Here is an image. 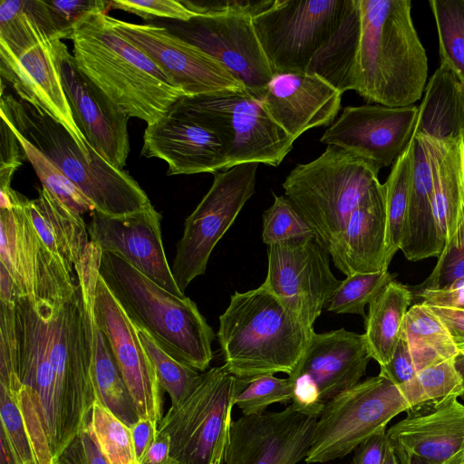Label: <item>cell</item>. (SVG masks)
<instances>
[{
	"label": "cell",
	"mask_w": 464,
	"mask_h": 464,
	"mask_svg": "<svg viewBox=\"0 0 464 464\" xmlns=\"http://www.w3.org/2000/svg\"><path fill=\"white\" fill-rule=\"evenodd\" d=\"M61 40L71 39L74 25L92 13H104L111 1L104 0H56L46 1Z\"/></svg>",
	"instance_id": "c3c4849f"
},
{
	"label": "cell",
	"mask_w": 464,
	"mask_h": 464,
	"mask_svg": "<svg viewBox=\"0 0 464 464\" xmlns=\"http://www.w3.org/2000/svg\"><path fill=\"white\" fill-rule=\"evenodd\" d=\"M415 404L404 390L379 374L361 381L325 403L305 463L345 457Z\"/></svg>",
	"instance_id": "30bf717a"
},
{
	"label": "cell",
	"mask_w": 464,
	"mask_h": 464,
	"mask_svg": "<svg viewBox=\"0 0 464 464\" xmlns=\"http://www.w3.org/2000/svg\"><path fill=\"white\" fill-rule=\"evenodd\" d=\"M172 107L218 136L230 168L249 162L277 167L293 149L295 140L246 89L181 97Z\"/></svg>",
	"instance_id": "9c48e42d"
},
{
	"label": "cell",
	"mask_w": 464,
	"mask_h": 464,
	"mask_svg": "<svg viewBox=\"0 0 464 464\" xmlns=\"http://www.w3.org/2000/svg\"><path fill=\"white\" fill-rule=\"evenodd\" d=\"M411 300V291L392 280L369 304L363 335L372 359L380 366L394 353Z\"/></svg>",
	"instance_id": "d6a6232c"
},
{
	"label": "cell",
	"mask_w": 464,
	"mask_h": 464,
	"mask_svg": "<svg viewBox=\"0 0 464 464\" xmlns=\"http://www.w3.org/2000/svg\"><path fill=\"white\" fill-rule=\"evenodd\" d=\"M90 426L111 464H138L130 428L98 401L93 404Z\"/></svg>",
	"instance_id": "ab89813d"
},
{
	"label": "cell",
	"mask_w": 464,
	"mask_h": 464,
	"mask_svg": "<svg viewBox=\"0 0 464 464\" xmlns=\"http://www.w3.org/2000/svg\"><path fill=\"white\" fill-rule=\"evenodd\" d=\"M93 312L132 397L140 419L156 423L162 419V388L154 366L128 316L100 274L96 281Z\"/></svg>",
	"instance_id": "ffe728a7"
},
{
	"label": "cell",
	"mask_w": 464,
	"mask_h": 464,
	"mask_svg": "<svg viewBox=\"0 0 464 464\" xmlns=\"http://www.w3.org/2000/svg\"><path fill=\"white\" fill-rule=\"evenodd\" d=\"M248 382L224 365L202 372L194 392L159 422L158 431L170 438L171 458L179 464H225L235 400Z\"/></svg>",
	"instance_id": "ba28073f"
},
{
	"label": "cell",
	"mask_w": 464,
	"mask_h": 464,
	"mask_svg": "<svg viewBox=\"0 0 464 464\" xmlns=\"http://www.w3.org/2000/svg\"><path fill=\"white\" fill-rule=\"evenodd\" d=\"M26 300L54 375L59 458L72 440L88 426L97 401L88 312L80 285L66 302Z\"/></svg>",
	"instance_id": "5b68a950"
},
{
	"label": "cell",
	"mask_w": 464,
	"mask_h": 464,
	"mask_svg": "<svg viewBox=\"0 0 464 464\" xmlns=\"http://www.w3.org/2000/svg\"><path fill=\"white\" fill-rule=\"evenodd\" d=\"M0 133V188H6L11 187L13 176L25 156L14 130L3 118Z\"/></svg>",
	"instance_id": "816d5d0a"
},
{
	"label": "cell",
	"mask_w": 464,
	"mask_h": 464,
	"mask_svg": "<svg viewBox=\"0 0 464 464\" xmlns=\"http://www.w3.org/2000/svg\"><path fill=\"white\" fill-rule=\"evenodd\" d=\"M464 279V211L452 238L446 244L430 275L416 287L424 290H442Z\"/></svg>",
	"instance_id": "f6af8a7d"
},
{
	"label": "cell",
	"mask_w": 464,
	"mask_h": 464,
	"mask_svg": "<svg viewBox=\"0 0 464 464\" xmlns=\"http://www.w3.org/2000/svg\"><path fill=\"white\" fill-rule=\"evenodd\" d=\"M349 0H275L253 17L274 73L305 72L339 26Z\"/></svg>",
	"instance_id": "7c38bea8"
},
{
	"label": "cell",
	"mask_w": 464,
	"mask_h": 464,
	"mask_svg": "<svg viewBox=\"0 0 464 464\" xmlns=\"http://www.w3.org/2000/svg\"><path fill=\"white\" fill-rule=\"evenodd\" d=\"M8 125L14 130L25 158L31 163L43 188H46L71 210L80 215L92 212L95 208L92 201L65 175L58 165L24 138L9 123Z\"/></svg>",
	"instance_id": "8d00e7d4"
},
{
	"label": "cell",
	"mask_w": 464,
	"mask_h": 464,
	"mask_svg": "<svg viewBox=\"0 0 464 464\" xmlns=\"http://www.w3.org/2000/svg\"><path fill=\"white\" fill-rule=\"evenodd\" d=\"M140 464H179L170 456V438L159 432Z\"/></svg>",
	"instance_id": "6f0895ef"
},
{
	"label": "cell",
	"mask_w": 464,
	"mask_h": 464,
	"mask_svg": "<svg viewBox=\"0 0 464 464\" xmlns=\"http://www.w3.org/2000/svg\"><path fill=\"white\" fill-rule=\"evenodd\" d=\"M386 430L399 464H464V405L457 397L426 401Z\"/></svg>",
	"instance_id": "e0dca14e"
},
{
	"label": "cell",
	"mask_w": 464,
	"mask_h": 464,
	"mask_svg": "<svg viewBox=\"0 0 464 464\" xmlns=\"http://www.w3.org/2000/svg\"><path fill=\"white\" fill-rule=\"evenodd\" d=\"M419 113L415 104L347 106L320 141L340 147L377 169L393 164L411 140Z\"/></svg>",
	"instance_id": "ac0fdd59"
},
{
	"label": "cell",
	"mask_w": 464,
	"mask_h": 464,
	"mask_svg": "<svg viewBox=\"0 0 464 464\" xmlns=\"http://www.w3.org/2000/svg\"><path fill=\"white\" fill-rule=\"evenodd\" d=\"M432 140L433 209L445 246L457 231L464 211V136Z\"/></svg>",
	"instance_id": "4dcf8cb0"
},
{
	"label": "cell",
	"mask_w": 464,
	"mask_h": 464,
	"mask_svg": "<svg viewBox=\"0 0 464 464\" xmlns=\"http://www.w3.org/2000/svg\"><path fill=\"white\" fill-rule=\"evenodd\" d=\"M316 420L291 405L242 415L232 421L225 464H297L309 451Z\"/></svg>",
	"instance_id": "44dd1931"
},
{
	"label": "cell",
	"mask_w": 464,
	"mask_h": 464,
	"mask_svg": "<svg viewBox=\"0 0 464 464\" xmlns=\"http://www.w3.org/2000/svg\"><path fill=\"white\" fill-rule=\"evenodd\" d=\"M258 164L242 163L214 173L210 188L186 218L171 267L183 293L196 277L205 274L214 247L255 193Z\"/></svg>",
	"instance_id": "8fae6325"
},
{
	"label": "cell",
	"mask_w": 464,
	"mask_h": 464,
	"mask_svg": "<svg viewBox=\"0 0 464 464\" xmlns=\"http://www.w3.org/2000/svg\"><path fill=\"white\" fill-rule=\"evenodd\" d=\"M293 399V382L288 378H277L274 374L257 376L238 393L235 406L242 415L262 414L273 403L286 404Z\"/></svg>",
	"instance_id": "ee69618b"
},
{
	"label": "cell",
	"mask_w": 464,
	"mask_h": 464,
	"mask_svg": "<svg viewBox=\"0 0 464 464\" xmlns=\"http://www.w3.org/2000/svg\"><path fill=\"white\" fill-rule=\"evenodd\" d=\"M414 153L408 213L401 251L410 261L439 256L444 246L433 209V140L413 133Z\"/></svg>",
	"instance_id": "83f0119b"
},
{
	"label": "cell",
	"mask_w": 464,
	"mask_h": 464,
	"mask_svg": "<svg viewBox=\"0 0 464 464\" xmlns=\"http://www.w3.org/2000/svg\"><path fill=\"white\" fill-rule=\"evenodd\" d=\"M455 366L462 378L463 385H464V352L459 350L457 354L454 356ZM464 400V396L463 399Z\"/></svg>",
	"instance_id": "91938a15"
},
{
	"label": "cell",
	"mask_w": 464,
	"mask_h": 464,
	"mask_svg": "<svg viewBox=\"0 0 464 464\" xmlns=\"http://www.w3.org/2000/svg\"><path fill=\"white\" fill-rule=\"evenodd\" d=\"M402 329L417 372L452 358L459 352L445 324L431 306L423 302L409 308Z\"/></svg>",
	"instance_id": "e575fe53"
},
{
	"label": "cell",
	"mask_w": 464,
	"mask_h": 464,
	"mask_svg": "<svg viewBox=\"0 0 464 464\" xmlns=\"http://www.w3.org/2000/svg\"><path fill=\"white\" fill-rule=\"evenodd\" d=\"M57 464H111L101 451L90 423L60 454Z\"/></svg>",
	"instance_id": "f907efd6"
},
{
	"label": "cell",
	"mask_w": 464,
	"mask_h": 464,
	"mask_svg": "<svg viewBox=\"0 0 464 464\" xmlns=\"http://www.w3.org/2000/svg\"><path fill=\"white\" fill-rule=\"evenodd\" d=\"M383 464H399L398 459L394 454L392 448L391 447L388 440L385 448Z\"/></svg>",
	"instance_id": "94428289"
},
{
	"label": "cell",
	"mask_w": 464,
	"mask_h": 464,
	"mask_svg": "<svg viewBox=\"0 0 464 464\" xmlns=\"http://www.w3.org/2000/svg\"><path fill=\"white\" fill-rule=\"evenodd\" d=\"M360 32L359 0H349L339 26L314 56L305 72L320 76L342 94L352 90Z\"/></svg>",
	"instance_id": "836d02e7"
},
{
	"label": "cell",
	"mask_w": 464,
	"mask_h": 464,
	"mask_svg": "<svg viewBox=\"0 0 464 464\" xmlns=\"http://www.w3.org/2000/svg\"><path fill=\"white\" fill-rule=\"evenodd\" d=\"M252 19L239 13L202 14L165 27L218 60L248 92L261 99L274 72Z\"/></svg>",
	"instance_id": "9a60e30c"
},
{
	"label": "cell",
	"mask_w": 464,
	"mask_h": 464,
	"mask_svg": "<svg viewBox=\"0 0 464 464\" xmlns=\"http://www.w3.org/2000/svg\"><path fill=\"white\" fill-rule=\"evenodd\" d=\"M111 27L144 53L180 88L185 97L245 87L218 60L151 24H132L108 15Z\"/></svg>",
	"instance_id": "2e32d148"
},
{
	"label": "cell",
	"mask_w": 464,
	"mask_h": 464,
	"mask_svg": "<svg viewBox=\"0 0 464 464\" xmlns=\"http://www.w3.org/2000/svg\"><path fill=\"white\" fill-rule=\"evenodd\" d=\"M424 401L454 396L463 399L464 385L454 357L429 365L418 372Z\"/></svg>",
	"instance_id": "bcb514c9"
},
{
	"label": "cell",
	"mask_w": 464,
	"mask_h": 464,
	"mask_svg": "<svg viewBox=\"0 0 464 464\" xmlns=\"http://www.w3.org/2000/svg\"><path fill=\"white\" fill-rule=\"evenodd\" d=\"M273 195V204L263 213L262 240L265 244L271 246L315 235L285 196Z\"/></svg>",
	"instance_id": "b9f144b4"
},
{
	"label": "cell",
	"mask_w": 464,
	"mask_h": 464,
	"mask_svg": "<svg viewBox=\"0 0 464 464\" xmlns=\"http://www.w3.org/2000/svg\"><path fill=\"white\" fill-rule=\"evenodd\" d=\"M0 438L14 464H40L14 398L0 387Z\"/></svg>",
	"instance_id": "7bdbcfd3"
},
{
	"label": "cell",
	"mask_w": 464,
	"mask_h": 464,
	"mask_svg": "<svg viewBox=\"0 0 464 464\" xmlns=\"http://www.w3.org/2000/svg\"><path fill=\"white\" fill-rule=\"evenodd\" d=\"M380 169L345 150L327 145L315 160L297 164L282 187L327 251L351 214L379 181Z\"/></svg>",
	"instance_id": "52a82bcc"
},
{
	"label": "cell",
	"mask_w": 464,
	"mask_h": 464,
	"mask_svg": "<svg viewBox=\"0 0 464 464\" xmlns=\"http://www.w3.org/2000/svg\"><path fill=\"white\" fill-rule=\"evenodd\" d=\"M71 40L78 67L130 118L151 124L185 97L150 58L111 27L107 14L84 16Z\"/></svg>",
	"instance_id": "7a4b0ae2"
},
{
	"label": "cell",
	"mask_w": 464,
	"mask_h": 464,
	"mask_svg": "<svg viewBox=\"0 0 464 464\" xmlns=\"http://www.w3.org/2000/svg\"><path fill=\"white\" fill-rule=\"evenodd\" d=\"M439 38L440 62L464 82V0H430Z\"/></svg>",
	"instance_id": "74e56055"
},
{
	"label": "cell",
	"mask_w": 464,
	"mask_h": 464,
	"mask_svg": "<svg viewBox=\"0 0 464 464\" xmlns=\"http://www.w3.org/2000/svg\"><path fill=\"white\" fill-rule=\"evenodd\" d=\"M56 52L63 86L78 128L90 147L113 167L123 169L130 153V117L84 74L62 40Z\"/></svg>",
	"instance_id": "d6986e66"
},
{
	"label": "cell",
	"mask_w": 464,
	"mask_h": 464,
	"mask_svg": "<svg viewBox=\"0 0 464 464\" xmlns=\"http://www.w3.org/2000/svg\"><path fill=\"white\" fill-rule=\"evenodd\" d=\"M414 136L392 164L384 189L386 209V263L401 249L410 199Z\"/></svg>",
	"instance_id": "d590c367"
},
{
	"label": "cell",
	"mask_w": 464,
	"mask_h": 464,
	"mask_svg": "<svg viewBox=\"0 0 464 464\" xmlns=\"http://www.w3.org/2000/svg\"><path fill=\"white\" fill-rule=\"evenodd\" d=\"M0 464H14L5 442L0 438Z\"/></svg>",
	"instance_id": "680465c9"
},
{
	"label": "cell",
	"mask_w": 464,
	"mask_h": 464,
	"mask_svg": "<svg viewBox=\"0 0 464 464\" xmlns=\"http://www.w3.org/2000/svg\"><path fill=\"white\" fill-rule=\"evenodd\" d=\"M130 430L137 462L140 464L146 452L156 439L158 423L150 419H139L130 428Z\"/></svg>",
	"instance_id": "11a10c76"
},
{
	"label": "cell",
	"mask_w": 464,
	"mask_h": 464,
	"mask_svg": "<svg viewBox=\"0 0 464 464\" xmlns=\"http://www.w3.org/2000/svg\"><path fill=\"white\" fill-rule=\"evenodd\" d=\"M328 253L334 266L346 276L388 268L385 198L380 181L353 211Z\"/></svg>",
	"instance_id": "4316f807"
},
{
	"label": "cell",
	"mask_w": 464,
	"mask_h": 464,
	"mask_svg": "<svg viewBox=\"0 0 464 464\" xmlns=\"http://www.w3.org/2000/svg\"><path fill=\"white\" fill-rule=\"evenodd\" d=\"M53 39L61 40L46 1H1V58L17 59L35 45Z\"/></svg>",
	"instance_id": "1f68e13d"
},
{
	"label": "cell",
	"mask_w": 464,
	"mask_h": 464,
	"mask_svg": "<svg viewBox=\"0 0 464 464\" xmlns=\"http://www.w3.org/2000/svg\"><path fill=\"white\" fill-rule=\"evenodd\" d=\"M342 93L306 72L274 73L261 97L269 116L295 140L304 131L333 123Z\"/></svg>",
	"instance_id": "d4e9b609"
},
{
	"label": "cell",
	"mask_w": 464,
	"mask_h": 464,
	"mask_svg": "<svg viewBox=\"0 0 464 464\" xmlns=\"http://www.w3.org/2000/svg\"><path fill=\"white\" fill-rule=\"evenodd\" d=\"M136 327L141 343L154 366L160 387L169 393L172 405L182 401L198 387L202 373L175 359L145 330Z\"/></svg>",
	"instance_id": "f35d334b"
},
{
	"label": "cell",
	"mask_w": 464,
	"mask_h": 464,
	"mask_svg": "<svg viewBox=\"0 0 464 464\" xmlns=\"http://www.w3.org/2000/svg\"><path fill=\"white\" fill-rule=\"evenodd\" d=\"M330 255L317 237L268 246L262 284L297 319L313 327L341 281L332 273Z\"/></svg>",
	"instance_id": "5bb4252c"
},
{
	"label": "cell",
	"mask_w": 464,
	"mask_h": 464,
	"mask_svg": "<svg viewBox=\"0 0 464 464\" xmlns=\"http://www.w3.org/2000/svg\"><path fill=\"white\" fill-rule=\"evenodd\" d=\"M161 215L152 204L123 217L91 212L87 225L90 240L102 252L113 253L159 286L183 298L165 255Z\"/></svg>",
	"instance_id": "7402d4cb"
},
{
	"label": "cell",
	"mask_w": 464,
	"mask_h": 464,
	"mask_svg": "<svg viewBox=\"0 0 464 464\" xmlns=\"http://www.w3.org/2000/svg\"><path fill=\"white\" fill-rule=\"evenodd\" d=\"M380 369L379 375L404 390L418 403L424 401L418 382V372L403 329L390 362L380 366Z\"/></svg>",
	"instance_id": "7dc6e473"
},
{
	"label": "cell",
	"mask_w": 464,
	"mask_h": 464,
	"mask_svg": "<svg viewBox=\"0 0 464 464\" xmlns=\"http://www.w3.org/2000/svg\"><path fill=\"white\" fill-rule=\"evenodd\" d=\"M431 308L445 324L457 348L464 352V311L437 306Z\"/></svg>",
	"instance_id": "9f6ffc18"
},
{
	"label": "cell",
	"mask_w": 464,
	"mask_h": 464,
	"mask_svg": "<svg viewBox=\"0 0 464 464\" xmlns=\"http://www.w3.org/2000/svg\"><path fill=\"white\" fill-rule=\"evenodd\" d=\"M141 155L168 164V176L216 173L230 169L224 145L209 128L171 107L148 124Z\"/></svg>",
	"instance_id": "603a6c76"
},
{
	"label": "cell",
	"mask_w": 464,
	"mask_h": 464,
	"mask_svg": "<svg viewBox=\"0 0 464 464\" xmlns=\"http://www.w3.org/2000/svg\"><path fill=\"white\" fill-rule=\"evenodd\" d=\"M416 295L429 305L464 311V279L442 290H424Z\"/></svg>",
	"instance_id": "f5cc1de1"
},
{
	"label": "cell",
	"mask_w": 464,
	"mask_h": 464,
	"mask_svg": "<svg viewBox=\"0 0 464 464\" xmlns=\"http://www.w3.org/2000/svg\"><path fill=\"white\" fill-rule=\"evenodd\" d=\"M414 133L443 140L464 136V82L445 63L427 82Z\"/></svg>",
	"instance_id": "f546056e"
},
{
	"label": "cell",
	"mask_w": 464,
	"mask_h": 464,
	"mask_svg": "<svg viewBox=\"0 0 464 464\" xmlns=\"http://www.w3.org/2000/svg\"><path fill=\"white\" fill-rule=\"evenodd\" d=\"M0 114L50 160L92 201L94 210L123 217L151 204L140 184L101 155L86 156L67 130L29 102L1 91Z\"/></svg>",
	"instance_id": "8992f818"
},
{
	"label": "cell",
	"mask_w": 464,
	"mask_h": 464,
	"mask_svg": "<svg viewBox=\"0 0 464 464\" xmlns=\"http://www.w3.org/2000/svg\"><path fill=\"white\" fill-rule=\"evenodd\" d=\"M386 428L380 430L354 450L352 464H383L387 444Z\"/></svg>",
	"instance_id": "db71d44e"
},
{
	"label": "cell",
	"mask_w": 464,
	"mask_h": 464,
	"mask_svg": "<svg viewBox=\"0 0 464 464\" xmlns=\"http://www.w3.org/2000/svg\"><path fill=\"white\" fill-rule=\"evenodd\" d=\"M393 280L387 269L375 273H358L346 276L328 302L329 312L358 314L366 318L365 306Z\"/></svg>",
	"instance_id": "60d3db41"
},
{
	"label": "cell",
	"mask_w": 464,
	"mask_h": 464,
	"mask_svg": "<svg viewBox=\"0 0 464 464\" xmlns=\"http://www.w3.org/2000/svg\"><path fill=\"white\" fill-rule=\"evenodd\" d=\"M12 207L0 208V264L17 295L32 302L63 303L78 290L76 274L48 249L27 213L28 198L11 191Z\"/></svg>",
	"instance_id": "4fadbf2b"
},
{
	"label": "cell",
	"mask_w": 464,
	"mask_h": 464,
	"mask_svg": "<svg viewBox=\"0 0 464 464\" xmlns=\"http://www.w3.org/2000/svg\"><path fill=\"white\" fill-rule=\"evenodd\" d=\"M27 213L41 239L75 273L74 266L85 255L91 240L82 215L71 210L46 188L27 199Z\"/></svg>",
	"instance_id": "f1b7e54d"
},
{
	"label": "cell",
	"mask_w": 464,
	"mask_h": 464,
	"mask_svg": "<svg viewBox=\"0 0 464 464\" xmlns=\"http://www.w3.org/2000/svg\"><path fill=\"white\" fill-rule=\"evenodd\" d=\"M314 333L261 285L230 296L217 335L224 366L250 382L265 374L289 375Z\"/></svg>",
	"instance_id": "3957f363"
},
{
	"label": "cell",
	"mask_w": 464,
	"mask_h": 464,
	"mask_svg": "<svg viewBox=\"0 0 464 464\" xmlns=\"http://www.w3.org/2000/svg\"><path fill=\"white\" fill-rule=\"evenodd\" d=\"M372 359L363 334L344 328L312 334L298 363L288 375L304 374L326 403L361 382Z\"/></svg>",
	"instance_id": "484cf974"
},
{
	"label": "cell",
	"mask_w": 464,
	"mask_h": 464,
	"mask_svg": "<svg viewBox=\"0 0 464 464\" xmlns=\"http://www.w3.org/2000/svg\"><path fill=\"white\" fill-rule=\"evenodd\" d=\"M359 3L361 32L352 90L374 104L413 105L423 94L429 66L411 17V1Z\"/></svg>",
	"instance_id": "6da1fadb"
},
{
	"label": "cell",
	"mask_w": 464,
	"mask_h": 464,
	"mask_svg": "<svg viewBox=\"0 0 464 464\" xmlns=\"http://www.w3.org/2000/svg\"><path fill=\"white\" fill-rule=\"evenodd\" d=\"M111 8L134 14L144 20L167 18L174 21H188L198 16L186 1L113 0Z\"/></svg>",
	"instance_id": "681fc988"
},
{
	"label": "cell",
	"mask_w": 464,
	"mask_h": 464,
	"mask_svg": "<svg viewBox=\"0 0 464 464\" xmlns=\"http://www.w3.org/2000/svg\"><path fill=\"white\" fill-rule=\"evenodd\" d=\"M59 40L43 42L14 60L1 58V77L12 84L21 100L63 125L83 153L93 160L99 154L78 128L63 86L56 52Z\"/></svg>",
	"instance_id": "cb8c5ba5"
},
{
	"label": "cell",
	"mask_w": 464,
	"mask_h": 464,
	"mask_svg": "<svg viewBox=\"0 0 464 464\" xmlns=\"http://www.w3.org/2000/svg\"><path fill=\"white\" fill-rule=\"evenodd\" d=\"M99 274L136 326L178 361L207 371L215 333L194 301L172 295L111 252H102Z\"/></svg>",
	"instance_id": "277c9868"
}]
</instances>
